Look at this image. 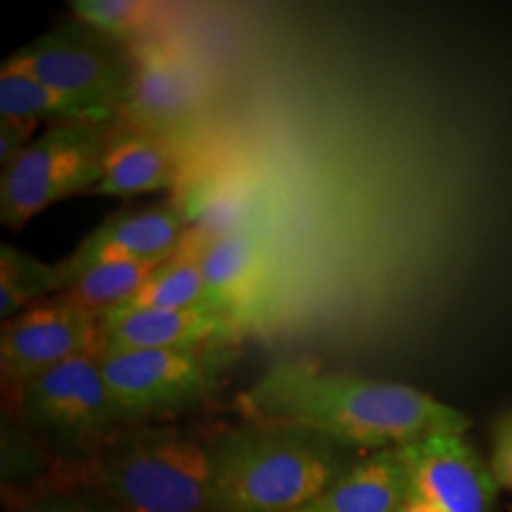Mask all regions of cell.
<instances>
[{"label": "cell", "instance_id": "277c9868", "mask_svg": "<svg viewBox=\"0 0 512 512\" xmlns=\"http://www.w3.org/2000/svg\"><path fill=\"white\" fill-rule=\"evenodd\" d=\"M112 126L107 121H60L34 138L0 176V223L24 228L43 209L98 185Z\"/></svg>", "mask_w": 512, "mask_h": 512}, {"label": "cell", "instance_id": "cb8c5ba5", "mask_svg": "<svg viewBox=\"0 0 512 512\" xmlns=\"http://www.w3.org/2000/svg\"><path fill=\"white\" fill-rule=\"evenodd\" d=\"M403 512H439V510H434L432 505L418 501V498H408V503L403 505Z\"/></svg>", "mask_w": 512, "mask_h": 512}, {"label": "cell", "instance_id": "2e32d148", "mask_svg": "<svg viewBox=\"0 0 512 512\" xmlns=\"http://www.w3.org/2000/svg\"><path fill=\"white\" fill-rule=\"evenodd\" d=\"M214 235L190 226L176 252L157 266L147 283L124 306L128 309H209L204 285V249Z\"/></svg>", "mask_w": 512, "mask_h": 512}, {"label": "cell", "instance_id": "d6986e66", "mask_svg": "<svg viewBox=\"0 0 512 512\" xmlns=\"http://www.w3.org/2000/svg\"><path fill=\"white\" fill-rule=\"evenodd\" d=\"M57 264H46L22 249L0 245V318L10 320L53 292H62Z\"/></svg>", "mask_w": 512, "mask_h": 512}, {"label": "cell", "instance_id": "7402d4cb", "mask_svg": "<svg viewBox=\"0 0 512 512\" xmlns=\"http://www.w3.org/2000/svg\"><path fill=\"white\" fill-rule=\"evenodd\" d=\"M36 128L38 121L0 117V166H3V169H8V166L34 143Z\"/></svg>", "mask_w": 512, "mask_h": 512}, {"label": "cell", "instance_id": "4fadbf2b", "mask_svg": "<svg viewBox=\"0 0 512 512\" xmlns=\"http://www.w3.org/2000/svg\"><path fill=\"white\" fill-rule=\"evenodd\" d=\"M235 335L233 325L211 309H128L102 316V349H188Z\"/></svg>", "mask_w": 512, "mask_h": 512}, {"label": "cell", "instance_id": "5b68a950", "mask_svg": "<svg viewBox=\"0 0 512 512\" xmlns=\"http://www.w3.org/2000/svg\"><path fill=\"white\" fill-rule=\"evenodd\" d=\"M15 394L29 427L57 446L93 451V456L117 437V425L126 422L102 380L98 354L64 361Z\"/></svg>", "mask_w": 512, "mask_h": 512}, {"label": "cell", "instance_id": "5bb4252c", "mask_svg": "<svg viewBox=\"0 0 512 512\" xmlns=\"http://www.w3.org/2000/svg\"><path fill=\"white\" fill-rule=\"evenodd\" d=\"M176 143L140 128H112L102 155V176L91 195L136 197L176 185L181 176Z\"/></svg>", "mask_w": 512, "mask_h": 512}, {"label": "cell", "instance_id": "ffe728a7", "mask_svg": "<svg viewBox=\"0 0 512 512\" xmlns=\"http://www.w3.org/2000/svg\"><path fill=\"white\" fill-rule=\"evenodd\" d=\"M72 10L86 27L124 46L150 41V34L162 17L159 5L143 0H74Z\"/></svg>", "mask_w": 512, "mask_h": 512}, {"label": "cell", "instance_id": "44dd1931", "mask_svg": "<svg viewBox=\"0 0 512 512\" xmlns=\"http://www.w3.org/2000/svg\"><path fill=\"white\" fill-rule=\"evenodd\" d=\"M496 484L512 491V411L501 415L494 427V448L489 460Z\"/></svg>", "mask_w": 512, "mask_h": 512}, {"label": "cell", "instance_id": "30bf717a", "mask_svg": "<svg viewBox=\"0 0 512 512\" xmlns=\"http://www.w3.org/2000/svg\"><path fill=\"white\" fill-rule=\"evenodd\" d=\"M396 451L411 498L439 512H496V477L465 434H434Z\"/></svg>", "mask_w": 512, "mask_h": 512}, {"label": "cell", "instance_id": "52a82bcc", "mask_svg": "<svg viewBox=\"0 0 512 512\" xmlns=\"http://www.w3.org/2000/svg\"><path fill=\"white\" fill-rule=\"evenodd\" d=\"M98 366L126 422L183 413L214 389V373L200 349H102Z\"/></svg>", "mask_w": 512, "mask_h": 512}, {"label": "cell", "instance_id": "e0dca14e", "mask_svg": "<svg viewBox=\"0 0 512 512\" xmlns=\"http://www.w3.org/2000/svg\"><path fill=\"white\" fill-rule=\"evenodd\" d=\"M0 117L3 119H29L41 124L43 119L55 121H107L112 124L117 112L100 102L76 98L46 86L36 76L15 67L8 60L0 69Z\"/></svg>", "mask_w": 512, "mask_h": 512}, {"label": "cell", "instance_id": "7c38bea8", "mask_svg": "<svg viewBox=\"0 0 512 512\" xmlns=\"http://www.w3.org/2000/svg\"><path fill=\"white\" fill-rule=\"evenodd\" d=\"M190 221L185 211L176 207H147L136 211H119L102 221L93 233L81 240L67 259L60 261L62 287L72 283L86 268L105 261H152L162 264L176 252ZM62 290V292H64Z\"/></svg>", "mask_w": 512, "mask_h": 512}, {"label": "cell", "instance_id": "9a60e30c", "mask_svg": "<svg viewBox=\"0 0 512 512\" xmlns=\"http://www.w3.org/2000/svg\"><path fill=\"white\" fill-rule=\"evenodd\" d=\"M411 498L396 448L363 456L335 484L294 512H399Z\"/></svg>", "mask_w": 512, "mask_h": 512}, {"label": "cell", "instance_id": "3957f363", "mask_svg": "<svg viewBox=\"0 0 512 512\" xmlns=\"http://www.w3.org/2000/svg\"><path fill=\"white\" fill-rule=\"evenodd\" d=\"M88 494L110 512H209V446L171 430L117 434L86 463Z\"/></svg>", "mask_w": 512, "mask_h": 512}, {"label": "cell", "instance_id": "d4e9b609", "mask_svg": "<svg viewBox=\"0 0 512 512\" xmlns=\"http://www.w3.org/2000/svg\"><path fill=\"white\" fill-rule=\"evenodd\" d=\"M399 512H403V508H401V510H399Z\"/></svg>", "mask_w": 512, "mask_h": 512}, {"label": "cell", "instance_id": "ba28073f", "mask_svg": "<svg viewBox=\"0 0 512 512\" xmlns=\"http://www.w3.org/2000/svg\"><path fill=\"white\" fill-rule=\"evenodd\" d=\"M102 351V316L86 311L67 294L48 297L0 330V375L12 392L76 356Z\"/></svg>", "mask_w": 512, "mask_h": 512}, {"label": "cell", "instance_id": "7a4b0ae2", "mask_svg": "<svg viewBox=\"0 0 512 512\" xmlns=\"http://www.w3.org/2000/svg\"><path fill=\"white\" fill-rule=\"evenodd\" d=\"M209 512H294L344 472L363 451L302 427L252 422L209 444Z\"/></svg>", "mask_w": 512, "mask_h": 512}, {"label": "cell", "instance_id": "9c48e42d", "mask_svg": "<svg viewBox=\"0 0 512 512\" xmlns=\"http://www.w3.org/2000/svg\"><path fill=\"white\" fill-rule=\"evenodd\" d=\"M133 76L121 105L124 126L181 138L207 107V83L181 48L150 38L131 46Z\"/></svg>", "mask_w": 512, "mask_h": 512}, {"label": "cell", "instance_id": "8992f818", "mask_svg": "<svg viewBox=\"0 0 512 512\" xmlns=\"http://www.w3.org/2000/svg\"><path fill=\"white\" fill-rule=\"evenodd\" d=\"M8 62L57 91L110 107L117 117L133 76L131 48L86 24L41 34Z\"/></svg>", "mask_w": 512, "mask_h": 512}, {"label": "cell", "instance_id": "8fae6325", "mask_svg": "<svg viewBox=\"0 0 512 512\" xmlns=\"http://www.w3.org/2000/svg\"><path fill=\"white\" fill-rule=\"evenodd\" d=\"M207 304L233 330L256 328L271 306V256L252 228H233L214 235L204 249Z\"/></svg>", "mask_w": 512, "mask_h": 512}, {"label": "cell", "instance_id": "ac0fdd59", "mask_svg": "<svg viewBox=\"0 0 512 512\" xmlns=\"http://www.w3.org/2000/svg\"><path fill=\"white\" fill-rule=\"evenodd\" d=\"M157 266L152 261H105L76 275L64 294L95 316H105L124 306L157 271Z\"/></svg>", "mask_w": 512, "mask_h": 512}, {"label": "cell", "instance_id": "603a6c76", "mask_svg": "<svg viewBox=\"0 0 512 512\" xmlns=\"http://www.w3.org/2000/svg\"><path fill=\"white\" fill-rule=\"evenodd\" d=\"M24 512H110L102 505L98 498L91 494H64V496H53L46 498V501L31 505L29 510Z\"/></svg>", "mask_w": 512, "mask_h": 512}, {"label": "cell", "instance_id": "6da1fadb", "mask_svg": "<svg viewBox=\"0 0 512 512\" xmlns=\"http://www.w3.org/2000/svg\"><path fill=\"white\" fill-rule=\"evenodd\" d=\"M252 422L302 427L339 444L396 448L434 434H465L470 418L399 382L320 368L311 361L275 363L238 396Z\"/></svg>", "mask_w": 512, "mask_h": 512}]
</instances>
